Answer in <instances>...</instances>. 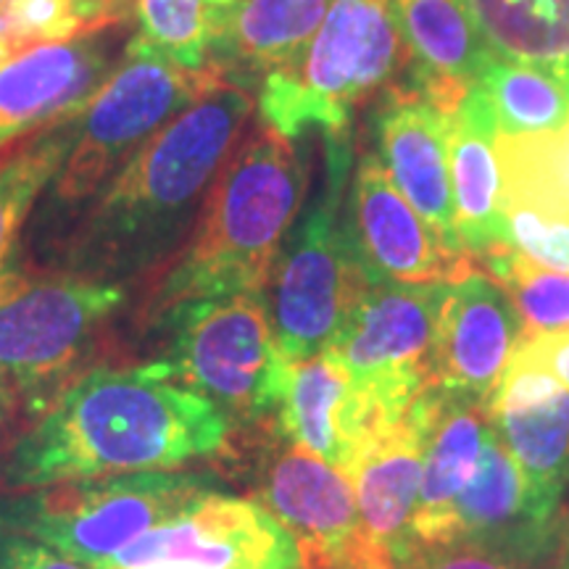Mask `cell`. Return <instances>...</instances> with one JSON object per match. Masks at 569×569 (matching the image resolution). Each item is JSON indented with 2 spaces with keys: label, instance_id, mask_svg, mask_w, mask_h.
I'll return each instance as SVG.
<instances>
[{
  "label": "cell",
  "instance_id": "6da1fadb",
  "mask_svg": "<svg viewBox=\"0 0 569 569\" xmlns=\"http://www.w3.org/2000/svg\"><path fill=\"white\" fill-rule=\"evenodd\" d=\"M227 417L151 367L92 369L11 448L9 488L177 469L227 443Z\"/></svg>",
  "mask_w": 569,
  "mask_h": 569
},
{
  "label": "cell",
  "instance_id": "7a4b0ae2",
  "mask_svg": "<svg viewBox=\"0 0 569 569\" xmlns=\"http://www.w3.org/2000/svg\"><path fill=\"white\" fill-rule=\"evenodd\" d=\"M253 109V90L224 80L161 127L88 201L63 251L69 274L111 282L161 259L193 222Z\"/></svg>",
  "mask_w": 569,
  "mask_h": 569
},
{
  "label": "cell",
  "instance_id": "3957f363",
  "mask_svg": "<svg viewBox=\"0 0 569 569\" xmlns=\"http://www.w3.org/2000/svg\"><path fill=\"white\" fill-rule=\"evenodd\" d=\"M309 188V167L272 127L243 134L203 198L188 246L151 296V317L201 298L264 293Z\"/></svg>",
  "mask_w": 569,
  "mask_h": 569
},
{
  "label": "cell",
  "instance_id": "277c9868",
  "mask_svg": "<svg viewBox=\"0 0 569 569\" xmlns=\"http://www.w3.org/2000/svg\"><path fill=\"white\" fill-rule=\"evenodd\" d=\"M407 69L396 0H336L309 46L261 80V124L288 140L322 130L327 142H346L353 113Z\"/></svg>",
  "mask_w": 569,
  "mask_h": 569
},
{
  "label": "cell",
  "instance_id": "5b68a950",
  "mask_svg": "<svg viewBox=\"0 0 569 569\" xmlns=\"http://www.w3.org/2000/svg\"><path fill=\"white\" fill-rule=\"evenodd\" d=\"M124 298L119 282L17 269L0 274V407L9 419L40 417L80 380Z\"/></svg>",
  "mask_w": 569,
  "mask_h": 569
},
{
  "label": "cell",
  "instance_id": "8992f818",
  "mask_svg": "<svg viewBox=\"0 0 569 569\" xmlns=\"http://www.w3.org/2000/svg\"><path fill=\"white\" fill-rule=\"evenodd\" d=\"M172 340L148 365L163 380L211 401L227 422L259 425L277 415L284 359L264 293L201 298L161 315Z\"/></svg>",
  "mask_w": 569,
  "mask_h": 569
},
{
  "label": "cell",
  "instance_id": "52a82bcc",
  "mask_svg": "<svg viewBox=\"0 0 569 569\" xmlns=\"http://www.w3.org/2000/svg\"><path fill=\"white\" fill-rule=\"evenodd\" d=\"M209 488L201 475L172 472L56 482L0 498V528L40 540L77 565L106 569L117 553Z\"/></svg>",
  "mask_w": 569,
  "mask_h": 569
},
{
  "label": "cell",
  "instance_id": "ba28073f",
  "mask_svg": "<svg viewBox=\"0 0 569 569\" xmlns=\"http://www.w3.org/2000/svg\"><path fill=\"white\" fill-rule=\"evenodd\" d=\"M222 82L217 71L182 69L127 42L122 63L80 113V132L56 174L53 201L63 209L88 203L161 127Z\"/></svg>",
  "mask_w": 569,
  "mask_h": 569
},
{
  "label": "cell",
  "instance_id": "9c48e42d",
  "mask_svg": "<svg viewBox=\"0 0 569 569\" xmlns=\"http://www.w3.org/2000/svg\"><path fill=\"white\" fill-rule=\"evenodd\" d=\"M346 167L348 140L327 142L325 193L284 240L269 274L267 306L284 359L322 353L372 284L338 222Z\"/></svg>",
  "mask_w": 569,
  "mask_h": 569
},
{
  "label": "cell",
  "instance_id": "30bf717a",
  "mask_svg": "<svg viewBox=\"0 0 569 569\" xmlns=\"http://www.w3.org/2000/svg\"><path fill=\"white\" fill-rule=\"evenodd\" d=\"M446 288L372 282L325 348L380 422L407 415L430 386V353Z\"/></svg>",
  "mask_w": 569,
  "mask_h": 569
},
{
  "label": "cell",
  "instance_id": "8fae6325",
  "mask_svg": "<svg viewBox=\"0 0 569 569\" xmlns=\"http://www.w3.org/2000/svg\"><path fill=\"white\" fill-rule=\"evenodd\" d=\"M106 569H303L296 540L256 498L203 490Z\"/></svg>",
  "mask_w": 569,
  "mask_h": 569
},
{
  "label": "cell",
  "instance_id": "7c38bea8",
  "mask_svg": "<svg viewBox=\"0 0 569 569\" xmlns=\"http://www.w3.org/2000/svg\"><path fill=\"white\" fill-rule=\"evenodd\" d=\"M343 230L372 282L453 284L480 272L472 253L448 246L411 209L377 153L356 161Z\"/></svg>",
  "mask_w": 569,
  "mask_h": 569
},
{
  "label": "cell",
  "instance_id": "4fadbf2b",
  "mask_svg": "<svg viewBox=\"0 0 569 569\" xmlns=\"http://www.w3.org/2000/svg\"><path fill=\"white\" fill-rule=\"evenodd\" d=\"M488 415L522 472L532 519L553 530L569 486V388L546 369L511 356Z\"/></svg>",
  "mask_w": 569,
  "mask_h": 569
},
{
  "label": "cell",
  "instance_id": "5bb4252c",
  "mask_svg": "<svg viewBox=\"0 0 569 569\" xmlns=\"http://www.w3.org/2000/svg\"><path fill=\"white\" fill-rule=\"evenodd\" d=\"M282 440L267 459L256 501L296 540L303 569H343L359 549L351 480L317 453Z\"/></svg>",
  "mask_w": 569,
  "mask_h": 569
},
{
  "label": "cell",
  "instance_id": "9a60e30c",
  "mask_svg": "<svg viewBox=\"0 0 569 569\" xmlns=\"http://www.w3.org/2000/svg\"><path fill=\"white\" fill-rule=\"evenodd\" d=\"M117 27L38 46L0 63V153L42 127L80 117L119 63Z\"/></svg>",
  "mask_w": 569,
  "mask_h": 569
},
{
  "label": "cell",
  "instance_id": "2e32d148",
  "mask_svg": "<svg viewBox=\"0 0 569 569\" xmlns=\"http://www.w3.org/2000/svg\"><path fill=\"white\" fill-rule=\"evenodd\" d=\"M522 340L515 306L493 280L478 272L448 284L430 353V386L488 403Z\"/></svg>",
  "mask_w": 569,
  "mask_h": 569
},
{
  "label": "cell",
  "instance_id": "e0dca14e",
  "mask_svg": "<svg viewBox=\"0 0 569 569\" xmlns=\"http://www.w3.org/2000/svg\"><path fill=\"white\" fill-rule=\"evenodd\" d=\"M425 390L407 415L377 427L346 472L359 511L356 553H403L409 549L427 438Z\"/></svg>",
  "mask_w": 569,
  "mask_h": 569
},
{
  "label": "cell",
  "instance_id": "ac0fdd59",
  "mask_svg": "<svg viewBox=\"0 0 569 569\" xmlns=\"http://www.w3.org/2000/svg\"><path fill=\"white\" fill-rule=\"evenodd\" d=\"M380 156L386 172L419 217L448 246L465 251L453 217L451 161H448L446 113L407 84L388 90L377 113ZM469 253V251H467Z\"/></svg>",
  "mask_w": 569,
  "mask_h": 569
},
{
  "label": "cell",
  "instance_id": "d6986e66",
  "mask_svg": "<svg viewBox=\"0 0 569 569\" xmlns=\"http://www.w3.org/2000/svg\"><path fill=\"white\" fill-rule=\"evenodd\" d=\"M396 422V419H393ZM380 422L330 353L288 359L274 427L290 443L348 472Z\"/></svg>",
  "mask_w": 569,
  "mask_h": 569
},
{
  "label": "cell",
  "instance_id": "ffe728a7",
  "mask_svg": "<svg viewBox=\"0 0 569 569\" xmlns=\"http://www.w3.org/2000/svg\"><path fill=\"white\" fill-rule=\"evenodd\" d=\"M396 13L409 51L403 84L448 117L480 82L496 51L467 0H396Z\"/></svg>",
  "mask_w": 569,
  "mask_h": 569
},
{
  "label": "cell",
  "instance_id": "44dd1931",
  "mask_svg": "<svg viewBox=\"0 0 569 569\" xmlns=\"http://www.w3.org/2000/svg\"><path fill=\"white\" fill-rule=\"evenodd\" d=\"M427 438L422 480L411 519V543L453 540V503L478 469L490 430L488 403L427 386Z\"/></svg>",
  "mask_w": 569,
  "mask_h": 569
},
{
  "label": "cell",
  "instance_id": "7402d4cb",
  "mask_svg": "<svg viewBox=\"0 0 569 569\" xmlns=\"http://www.w3.org/2000/svg\"><path fill=\"white\" fill-rule=\"evenodd\" d=\"M336 0H232L211 9L206 69L253 90V80L309 46Z\"/></svg>",
  "mask_w": 569,
  "mask_h": 569
},
{
  "label": "cell",
  "instance_id": "603a6c76",
  "mask_svg": "<svg viewBox=\"0 0 569 569\" xmlns=\"http://www.w3.org/2000/svg\"><path fill=\"white\" fill-rule=\"evenodd\" d=\"M496 124L478 88L446 117L448 161H451L453 217L459 243L475 259L509 243L501 213V174L496 161Z\"/></svg>",
  "mask_w": 569,
  "mask_h": 569
},
{
  "label": "cell",
  "instance_id": "cb8c5ba5",
  "mask_svg": "<svg viewBox=\"0 0 569 569\" xmlns=\"http://www.w3.org/2000/svg\"><path fill=\"white\" fill-rule=\"evenodd\" d=\"M480 540L528 557L546 559L553 530L540 528L530 515L528 488L515 457L490 425L478 469L453 503V540Z\"/></svg>",
  "mask_w": 569,
  "mask_h": 569
},
{
  "label": "cell",
  "instance_id": "d4e9b609",
  "mask_svg": "<svg viewBox=\"0 0 569 569\" xmlns=\"http://www.w3.org/2000/svg\"><path fill=\"white\" fill-rule=\"evenodd\" d=\"M501 59L569 74V0H467Z\"/></svg>",
  "mask_w": 569,
  "mask_h": 569
},
{
  "label": "cell",
  "instance_id": "484cf974",
  "mask_svg": "<svg viewBox=\"0 0 569 569\" xmlns=\"http://www.w3.org/2000/svg\"><path fill=\"white\" fill-rule=\"evenodd\" d=\"M501 206H528L569 222V119L561 130L498 134Z\"/></svg>",
  "mask_w": 569,
  "mask_h": 569
},
{
  "label": "cell",
  "instance_id": "4316f807",
  "mask_svg": "<svg viewBox=\"0 0 569 569\" xmlns=\"http://www.w3.org/2000/svg\"><path fill=\"white\" fill-rule=\"evenodd\" d=\"M80 132V117L63 119L27 134L0 156V274L6 272L17 234L34 198L59 174Z\"/></svg>",
  "mask_w": 569,
  "mask_h": 569
},
{
  "label": "cell",
  "instance_id": "83f0119b",
  "mask_svg": "<svg viewBox=\"0 0 569 569\" xmlns=\"http://www.w3.org/2000/svg\"><path fill=\"white\" fill-rule=\"evenodd\" d=\"M475 88L486 98L498 134L553 132L569 119V88L549 69L496 53Z\"/></svg>",
  "mask_w": 569,
  "mask_h": 569
},
{
  "label": "cell",
  "instance_id": "f1b7e54d",
  "mask_svg": "<svg viewBox=\"0 0 569 569\" xmlns=\"http://www.w3.org/2000/svg\"><path fill=\"white\" fill-rule=\"evenodd\" d=\"M134 0H3L0 63L38 46L122 27Z\"/></svg>",
  "mask_w": 569,
  "mask_h": 569
},
{
  "label": "cell",
  "instance_id": "f546056e",
  "mask_svg": "<svg viewBox=\"0 0 569 569\" xmlns=\"http://www.w3.org/2000/svg\"><path fill=\"white\" fill-rule=\"evenodd\" d=\"M478 264L515 306L525 340L569 330V274L536 264L511 243L482 253Z\"/></svg>",
  "mask_w": 569,
  "mask_h": 569
},
{
  "label": "cell",
  "instance_id": "4dcf8cb0",
  "mask_svg": "<svg viewBox=\"0 0 569 569\" xmlns=\"http://www.w3.org/2000/svg\"><path fill=\"white\" fill-rule=\"evenodd\" d=\"M209 0H134L138 32L130 42L177 63L201 71L209 53Z\"/></svg>",
  "mask_w": 569,
  "mask_h": 569
},
{
  "label": "cell",
  "instance_id": "1f68e13d",
  "mask_svg": "<svg viewBox=\"0 0 569 569\" xmlns=\"http://www.w3.org/2000/svg\"><path fill=\"white\" fill-rule=\"evenodd\" d=\"M509 243L536 264L569 274V222L546 217L528 206H501Z\"/></svg>",
  "mask_w": 569,
  "mask_h": 569
},
{
  "label": "cell",
  "instance_id": "d6a6232c",
  "mask_svg": "<svg viewBox=\"0 0 569 569\" xmlns=\"http://www.w3.org/2000/svg\"><path fill=\"white\" fill-rule=\"evenodd\" d=\"M417 569H540L543 559L528 557L480 540L457 538L438 546L409 543L403 551Z\"/></svg>",
  "mask_w": 569,
  "mask_h": 569
},
{
  "label": "cell",
  "instance_id": "836d02e7",
  "mask_svg": "<svg viewBox=\"0 0 569 569\" xmlns=\"http://www.w3.org/2000/svg\"><path fill=\"white\" fill-rule=\"evenodd\" d=\"M0 569H96L77 565L61 553H56L40 540H32L19 532L0 528Z\"/></svg>",
  "mask_w": 569,
  "mask_h": 569
},
{
  "label": "cell",
  "instance_id": "e575fe53",
  "mask_svg": "<svg viewBox=\"0 0 569 569\" xmlns=\"http://www.w3.org/2000/svg\"><path fill=\"white\" fill-rule=\"evenodd\" d=\"M515 356L532 367L546 369L557 377L561 386L569 388V330L557 332V336L522 340Z\"/></svg>",
  "mask_w": 569,
  "mask_h": 569
},
{
  "label": "cell",
  "instance_id": "d590c367",
  "mask_svg": "<svg viewBox=\"0 0 569 569\" xmlns=\"http://www.w3.org/2000/svg\"><path fill=\"white\" fill-rule=\"evenodd\" d=\"M343 569H417L407 553H356Z\"/></svg>",
  "mask_w": 569,
  "mask_h": 569
},
{
  "label": "cell",
  "instance_id": "8d00e7d4",
  "mask_svg": "<svg viewBox=\"0 0 569 569\" xmlns=\"http://www.w3.org/2000/svg\"><path fill=\"white\" fill-rule=\"evenodd\" d=\"M551 569H569V528L557 543V559H553Z\"/></svg>",
  "mask_w": 569,
  "mask_h": 569
},
{
  "label": "cell",
  "instance_id": "74e56055",
  "mask_svg": "<svg viewBox=\"0 0 569 569\" xmlns=\"http://www.w3.org/2000/svg\"><path fill=\"white\" fill-rule=\"evenodd\" d=\"M232 0H209V9H222V6H230Z\"/></svg>",
  "mask_w": 569,
  "mask_h": 569
},
{
  "label": "cell",
  "instance_id": "f35d334b",
  "mask_svg": "<svg viewBox=\"0 0 569 569\" xmlns=\"http://www.w3.org/2000/svg\"><path fill=\"white\" fill-rule=\"evenodd\" d=\"M6 419H9V415H6V409L0 407V438H3V427H6Z\"/></svg>",
  "mask_w": 569,
  "mask_h": 569
},
{
  "label": "cell",
  "instance_id": "ab89813d",
  "mask_svg": "<svg viewBox=\"0 0 569 569\" xmlns=\"http://www.w3.org/2000/svg\"><path fill=\"white\" fill-rule=\"evenodd\" d=\"M0 6H3V0H0Z\"/></svg>",
  "mask_w": 569,
  "mask_h": 569
}]
</instances>
